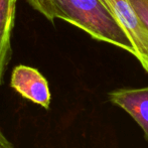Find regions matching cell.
<instances>
[{
  "label": "cell",
  "instance_id": "cell-1",
  "mask_svg": "<svg viewBox=\"0 0 148 148\" xmlns=\"http://www.w3.org/2000/svg\"><path fill=\"white\" fill-rule=\"evenodd\" d=\"M56 19L79 27L93 38L136 56L125 28L100 0H53Z\"/></svg>",
  "mask_w": 148,
  "mask_h": 148
},
{
  "label": "cell",
  "instance_id": "cell-2",
  "mask_svg": "<svg viewBox=\"0 0 148 148\" xmlns=\"http://www.w3.org/2000/svg\"><path fill=\"white\" fill-rule=\"evenodd\" d=\"M10 86L32 103L47 110L49 108L51 95L49 82L36 69L24 64L15 66L11 74Z\"/></svg>",
  "mask_w": 148,
  "mask_h": 148
},
{
  "label": "cell",
  "instance_id": "cell-3",
  "mask_svg": "<svg viewBox=\"0 0 148 148\" xmlns=\"http://www.w3.org/2000/svg\"><path fill=\"white\" fill-rule=\"evenodd\" d=\"M110 102L129 114L141 127L148 142V87L118 89L108 94Z\"/></svg>",
  "mask_w": 148,
  "mask_h": 148
},
{
  "label": "cell",
  "instance_id": "cell-4",
  "mask_svg": "<svg viewBox=\"0 0 148 148\" xmlns=\"http://www.w3.org/2000/svg\"><path fill=\"white\" fill-rule=\"evenodd\" d=\"M17 0H0V85L11 59V33L14 27Z\"/></svg>",
  "mask_w": 148,
  "mask_h": 148
},
{
  "label": "cell",
  "instance_id": "cell-5",
  "mask_svg": "<svg viewBox=\"0 0 148 148\" xmlns=\"http://www.w3.org/2000/svg\"><path fill=\"white\" fill-rule=\"evenodd\" d=\"M27 3L37 12L43 15L49 21H55V10L53 0H26Z\"/></svg>",
  "mask_w": 148,
  "mask_h": 148
},
{
  "label": "cell",
  "instance_id": "cell-6",
  "mask_svg": "<svg viewBox=\"0 0 148 148\" xmlns=\"http://www.w3.org/2000/svg\"><path fill=\"white\" fill-rule=\"evenodd\" d=\"M135 12L148 30V0H130Z\"/></svg>",
  "mask_w": 148,
  "mask_h": 148
},
{
  "label": "cell",
  "instance_id": "cell-7",
  "mask_svg": "<svg viewBox=\"0 0 148 148\" xmlns=\"http://www.w3.org/2000/svg\"><path fill=\"white\" fill-rule=\"evenodd\" d=\"M0 148H14L11 142L4 136L1 131H0Z\"/></svg>",
  "mask_w": 148,
  "mask_h": 148
},
{
  "label": "cell",
  "instance_id": "cell-8",
  "mask_svg": "<svg viewBox=\"0 0 148 148\" xmlns=\"http://www.w3.org/2000/svg\"><path fill=\"white\" fill-rule=\"evenodd\" d=\"M143 69H144V70L145 71H146V72L148 73V62H146V64H143Z\"/></svg>",
  "mask_w": 148,
  "mask_h": 148
}]
</instances>
